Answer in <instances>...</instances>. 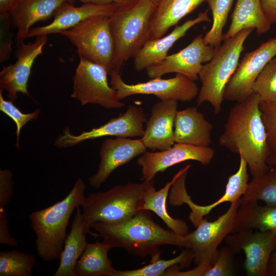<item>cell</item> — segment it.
<instances>
[{
  "instance_id": "obj_33",
  "label": "cell",
  "mask_w": 276,
  "mask_h": 276,
  "mask_svg": "<svg viewBox=\"0 0 276 276\" xmlns=\"http://www.w3.org/2000/svg\"><path fill=\"white\" fill-rule=\"evenodd\" d=\"M211 10L213 24L210 31L203 37L205 44L216 48L223 41V29L234 0H205Z\"/></svg>"
},
{
  "instance_id": "obj_22",
  "label": "cell",
  "mask_w": 276,
  "mask_h": 276,
  "mask_svg": "<svg viewBox=\"0 0 276 276\" xmlns=\"http://www.w3.org/2000/svg\"><path fill=\"white\" fill-rule=\"evenodd\" d=\"M213 127V125L195 107L177 110L174 126L175 143L209 146L212 142Z\"/></svg>"
},
{
  "instance_id": "obj_36",
  "label": "cell",
  "mask_w": 276,
  "mask_h": 276,
  "mask_svg": "<svg viewBox=\"0 0 276 276\" xmlns=\"http://www.w3.org/2000/svg\"><path fill=\"white\" fill-rule=\"evenodd\" d=\"M235 254L227 245L218 251L216 259L204 276H229L234 274Z\"/></svg>"
},
{
  "instance_id": "obj_28",
  "label": "cell",
  "mask_w": 276,
  "mask_h": 276,
  "mask_svg": "<svg viewBox=\"0 0 276 276\" xmlns=\"http://www.w3.org/2000/svg\"><path fill=\"white\" fill-rule=\"evenodd\" d=\"M192 165H187L176 173L172 179L164 187L156 191L154 185L147 191L144 197L142 210H148L155 213L175 234L184 236L189 233V226L186 222L179 219L172 218L167 211L166 200L169 191L176 179L186 170L190 169Z\"/></svg>"
},
{
  "instance_id": "obj_38",
  "label": "cell",
  "mask_w": 276,
  "mask_h": 276,
  "mask_svg": "<svg viewBox=\"0 0 276 276\" xmlns=\"http://www.w3.org/2000/svg\"><path fill=\"white\" fill-rule=\"evenodd\" d=\"M0 62L7 61L12 52L13 33L10 31L11 18L9 13H1Z\"/></svg>"
},
{
  "instance_id": "obj_12",
  "label": "cell",
  "mask_w": 276,
  "mask_h": 276,
  "mask_svg": "<svg viewBox=\"0 0 276 276\" xmlns=\"http://www.w3.org/2000/svg\"><path fill=\"white\" fill-rule=\"evenodd\" d=\"M224 241L235 254L244 252L247 275L267 276L269 260L276 247V232L243 229L228 234Z\"/></svg>"
},
{
  "instance_id": "obj_14",
  "label": "cell",
  "mask_w": 276,
  "mask_h": 276,
  "mask_svg": "<svg viewBox=\"0 0 276 276\" xmlns=\"http://www.w3.org/2000/svg\"><path fill=\"white\" fill-rule=\"evenodd\" d=\"M276 56V37L246 53L227 82L224 99L239 102L252 94V86L265 65Z\"/></svg>"
},
{
  "instance_id": "obj_6",
  "label": "cell",
  "mask_w": 276,
  "mask_h": 276,
  "mask_svg": "<svg viewBox=\"0 0 276 276\" xmlns=\"http://www.w3.org/2000/svg\"><path fill=\"white\" fill-rule=\"evenodd\" d=\"M156 6L150 0H138L130 6L120 7L110 17L115 43L113 71L120 73L125 62L150 39V22Z\"/></svg>"
},
{
  "instance_id": "obj_4",
  "label": "cell",
  "mask_w": 276,
  "mask_h": 276,
  "mask_svg": "<svg viewBox=\"0 0 276 276\" xmlns=\"http://www.w3.org/2000/svg\"><path fill=\"white\" fill-rule=\"evenodd\" d=\"M154 185V179L140 183L117 185L105 192L89 194L82 206L86 234L96 222L120 223L135 216L142 210L144 197Z\"/></svg>"
},
{
  "instance_id": "obj_18",
  "label": "cell",
  "mask_w": 276,
  "mask_h": 276,
  "mask_svg": "<svg viewBox=\"0 0 276 276\" xmlns=\"http://www.w3.org/2000/svg\"><path fill=\"white\" fill-rule=\"evenodd\" d=\"M146 151V148L141 139L120 137L106 139L100 147V162L98 169L95 174L89 177V185L98 189L115 169L128 163Z\"/></svg>"
},
{
  "instance_id": "obj_26",
  "label": "cell",
  "mask_w": 276,
  "mask_h": 276,
  "mask_svg": "<svg viewBox=\"0 0 276 276\" xmlns=\"http://www.w3.org/2000/svg\"><path fill=\"white\" fill-rule=\"evenodd\" d=\"M86 234L82 213L78 206L70 232L65 239L59 264L54 276H76V263L88 243Z\"/></svg>"
},
{
  "instance_id": "obj_46",
  "label": "cell",
  "mask_w": 276,
  "mask_h": 276,
  "mask_svg": "<svg viewBox=\"0 0 276 276\" xmlns=\"http://www.w3.org/2000/svg\"><path fill=\"white\" fill-rule=\"evenodd\" d=\"M150 1L152 2L155 4L157 5V4H158L160 2L161 0H150Z\"/></svg>"
},
{
  "instance_id": "obj_27",
  "label": "cell",
  "mask_w": 276,
  "mask_h": 276,
  "mask_svg": "<svg viewBox=\"0 0 276 276\" xmlns=\"http://www.w3.org/2000/svg\"><path fill=\"white\" fill-rule=\"evenodd\" d=\"M243 229L276 232V205H260L257 201H241L232 233Z\"/></svg>"
},
{
  "instance_id": "obj_23",
  "label": "cell",
  "mask_w": 276,
  "mask_h": 276,
  "mask_svg": "<svg viewBox=\"0 0 276 276\" xmlns=\"http://www.w3.org/2000/svg\"><path fill=\"white\" fill-rule=\"evenodd\" d=\"M75 0H21L10 13L11 21L17 29V46L24 42L31 27L38 21H47L62 4Z\"/></svg>"
},
{
  "instance_id": "obj_43",
  "label": "cell",
  "mask_w": 276,
  "mask_h": 276,
  "mask_svg": "<svg viewBox=\"0 0 276 276\" xmlns=\"http://www.w3.org/2000/svg\"><path fill=\"white\" fill-rule=\"evenodd\" d=\"M21 0H0V13H10Z\"/></svg>"
},
{
  "instance_id": "obj_19",
  "label": "cell",
  "mask_w": 276,
  "mask_h": 276,
  "mask_svg": "<svg viewBox=\"0 0 276 276\" xmlns=\"http://www.w3.org/2000/svg\"><path fill=\"white\" fill-rule=\"evenodd\" d=\"M177 109V101L175 100L160 101L153 105L141 138L146 148L163 151L175 144L174 126Z\"/></svg>"
},
{
  "instance_id": "obj_34",
  "label": "cell",
  "mask_w": 276,
  "mask_h": 276,
  "mask_svg": "<svg viewBox=\"0 0 276 276\" xmlns=\"http://www.w3.org/2000/svg\"><path fill=\"white\" fill-rule=\"evenodd\" d=\"M260 102H276V57L264 67L252 86Z\"/></svg>"
},
{
  "instance_id": "obj_17",
  "label": "cell",
  "mask_w": 276,
  "mask_h": 276,
  "mask_svg": "<svg viewBox=\"0 0 276 276\" xmlns=\"http://www.w3.org/2000/svg\"><path fill=\"white\" fill-rule=\"evenodd\" d=\"M33 42H24L17 45L15 52L17 59L14 64L3 67L0 72V90H6L9 100L15 102L17 93L29 97L28 82L32 65L36 58L42 53V49L48 41L47 35L35 36Z\"/></svg>"
},
{
  "instance_id": "obj_5",
  "label": "cell",
  "mask_w": 276,
  "mask_h": 276,
  "mask_svg": "<svg viewBox=\"0 0 276 276\" xmlns=\"http://www.w3.org/2000/svg\"><path fill=\"white\" fill-rule=\"evenodd\" d=\"M253 30L243 29L215 48L213 57L203 65L199 74L201 86L197 97V106L207 102L215 114L220 112L225 86L238 66L244 42Z\"/></svg>"
},
{
  "instance_id": "obj_40",
  "label": "cell",
  "mask_w": 276,
  "mask_h": 276,
  "mask_svg": "<svg viewBox=\"0 0 276 276\" xmlns=\"http://www.w3.org/2000/svg\"><path fill=\"white\" fill-rule=\"evenodd\" d=\"M0 243L11 247L18 245L16 239L9 232L7 214L4 208H0Z\"/></svg>"
},
{
  "instance_id": "obj_2",
  "label": "cell",
  "mask_w": 276,
  "mask_h": 276,
  "mask_svg": "<svg viewBox=\"0 0 276 276\" xmlns=\"http://www.w3.org/2000/svg\"><path fill=\"white\" fill-rule=\"evenodd\" d=\"M91 228L112 248L120 247L129 254L142 258L149 256L151 261L160 258L159 247L162 245L186 247L184 236L159 226L148 210H141L122 223L96 222L91 224Z\"/></svg>"
},
{
  "instance_id": "obj_37",
  "label": "cell",
  "mask_w": 276,
  "mask_h": 276,
  "mask_svg": "<svg viewBox=\"0 0 276 276\" xmlns=\"http://www.w3.org/2000/svg\"><path fill=\"white\" fill-rule=\"evenodd\" d=\"M260 109L271 152L276 151V102H260Z\"/></svg>"
},
{
  "instance_id": "obj_41",
  "label": "cell",
  "mask_w": 276,
  "mask_h": 276,
  "mask_svg": "<svg viewBox=\"0 0 276 276\" xmlns=\"http://www.w3.org/2000/svg\"><path fill=\"white\" fill-rule=\"evenodd\" d=\"M263 11L271 25L276 23V0H261Z\"/></svg>"
},
{
  "instance_id": "obj_25",
  "label": "cell",
  "mask_w": 276,
  "mask_h": 276,
  "mask_svg": "<svg viewBox=\"0 0 276 276\" xmlns=\"http://www.w3.org/2000/svg\"><path fill=\"white\" fill-rule=\"evenodd\" d=\"M271 26L263 11L261 0H237L231 25L223 35V41L247 28L256 29L257 34L261 35L267 32Z\"/></svg>"
},
{
  "instance_id": "obj_31",
  "label": "cell",
  "mask_w": 276,
  "mask_h": 276,
  "mask_svg": "<svg viewBox=\"0 0 276 276\" xmlns=\"http://www.w3.org/2000/svg\"><path fill=\"white\" fill-rule=\"evenodd\" d=\"M193 261V255L191 249L185 248L177 257L169 260L151 261L140 268L128 270H118L115 276H164L165 272L172 267L180 269L190 266Z\"/></svg>"
},
{
  "instance_id": "obj_13",
  "label": "cell",
  "mask_w": 276,
  "mask_h": 276,
  "mask_svg": "<svg viewBox=\"0 0 276 276\" xmlns=\"http://www.w3.org/2000/svg\"><path fill=\"white\" fill-rule=\"evenodd\" d=\"M239 166L236 173L231 175L226 185L223 195L217 201L207 205H199L194 203L188 195L185 186L186 177L178 178L171 187L169 203L173 206L186 203L191 210L189 219L195 227L203 219V217L209 214L215 207L226 202H235L240 199L246 192L248 186V165L241 153Z\"/></svg>"
},
{
  "instance_id": "obj_7",
  "label": "cell",
  "mask_w": 276,
  "mask_h": 276,
  "mask_svg": "<svg viewBox=\"0 0 276 276\" xmlns=\"http://www.w3.org/2000/svg\"><path fill=\"white\" fill-rule=\"evenodd\" d=\"M67 38L77 48L80 59L98 64L108 75L113 71L115 43L110 25V17H90L58 33Z\"/></svg>"
},
{
  "instance_id": "obj_9",
  "label": "cell",
  "mask_w": 276,
  "mask_h": 276,
  "mask_svg": "<svg viewBox=\"0 0 276 276\" xmlns=\"http://www.w3.org/2000/svg\"><path fill=\"white\" fill-rule=\"evenodd\" d=\"M110 76V85L117 91L119 100L132 95L142 94L154 95L160 101L187 102L194 100L199 93L195 81L180 74L170 79L157 78L133 84L125 83L120 73L116 71Z\"/></svg>"
},
{
  "instance_id": "obj_30",
  "label": "cell",
  "mask_w": 276,
  "mask_h": 276,
  "mask_svg": "<svg viewBox=\"0 0 276 276\" xmlns=\"http://www.w3.org/2000/svg\"><path fill=\"white\" fill-rule=\"evenodd\" d=\"M240 200H261L267 205H276V166H271L262 175L253 177Z\"/></svg>"
},
{
  "instance_id": "obj_39",
  "label": "cell",
  "mask_w": 276,
  "mask_h": 276,
  "mask_svg": "<svg viewBox=\"0 0 276 276\" xmlns=\"http://www.w3.org/2000/svg\"><path fill=\"white\" fill-rule=\"evenodd\" d=\"M12 173L9 170H0V208H4L14 194Z\"/></svg>"
},
{
  "instance_id": "obj_1",
  "label": "cell",
  "mask_w": 276,
  "mask_h": 276,
  "mask_svg": "<svg viewBox=\"0 0 276 276\" xmlns=\"http://www.w3.org/2000/svg\"><path fill=\"white\" fill-rule=\"evenodd\" d=\"M259 96L252 93L232 107L228 112L219 144L235 153H241L253 177L271 167L267 159L271 152L260 109Z\"/></svg>"
},
{
  "instance_id": "obj_45",
  "label": "cell",
  "mask_w": 276,
  "mask_h": 276,
  "mask_svg": "<svg viewBox=\"0 0 276 276\" xmlns=\"http://www.w3.org/2000/svg\"><path fill=\"white\" fill-rule=\"evenodd\" d=\"M267 162L269 166H276V151L270 152Z\"/></svg>"
},
{
  "instance_id": "obj_42",
  "label": "cell",
  "mask_w": 276,
  "mask_h": 276,
  "mask_svg": "<svg viewBox=\"0 0 276 276\" xmlns=\"http://www.w3.org/2000/svg\"><path fill=\"white\" fill-rule=\"evenodd\" d=\"M83 4L107 5L116 3L122 7L130 6L138 0H79Z\"/></svg>"
},
{
  "instance_id": "obj_3",
  "label": "cell",
  "mask_w": 276,
  "mask_h": 276,
  "mask_svg": "<svg viewBox=\"0 0 276 276\" xmlns=\"http://www.w3.org/2000/svg\"><path fill=\"white\" fill-rule=\"evenodd\" d=\"M85 188L83 180L79 178L64 198L29 215L31 227L36 236L37 255L44 261L60 259L70 218L77 206H82L86 197Z\"/></svg>"
},
{
  "instance_id": "obj_44",
  "label": "cell",
  "mask_w": 276,
  "mask_h": 276,
  "mask_svg": "<svg viewBox=\"0 0 276 276\" xmlns=\"http://www.w3.org/2000/svg\"><path fill=\"white\" fill-rule=\"evenodd\" d=\"M267 276H276V247L269 260Z\"/></svg>"
},
{
  "instance_id": "obj_35",
  "label": "cell",
  "mask_w": 276,
  "mask_h": 276,
  "mask_svg": "<svg viewBox=\"0 0 276 276\" xmlns=\"http://www.w3.org/2000/svg\"><path fill=\"white\" fill-rule=\"evenodd\" d=\"M0 110L11 118L16 124V147L19 150L20 132L21 128L29 121L36 120L40 113V109H36L31 113H23L13 104V102L5 100L2 91L0 90Z\"/></svg>"
},
{
  "instance_id": "obj_21",
  "label": "cell",
  "mask_w": 276,
  "mask_h": 276,
  "mask_svg": "<svg viewBox=\"0 0 276 276\" xmlns=\"http://www.w3.org/2000/svg\"><path fill=\"white\" fill-rule=\"evenodd\" d=\"M209 9L198 14L197 17L176 26L169 35L159 38L148 40L134 57V68L137 71L147 69L164 60L168 56L169 49L174 43L183 37L194 26L202 22H210Z\"/></svg>"
},
{
  "instance_id": "obj_10",
  "label": "cell",
  "mask_w": 276,
  "mask_h": 276,
  "mask_svg": "<svg viewBox=\"0 0 276 276\" xmlns=\"http://www.w3.org/2000/svg\"><path fill=\"white\" fill-rule=\"evenodd\" d=\"M107 72L102 66L90 61L80 59L73 77V91L71 97L82 105L98 104L106 109L122 108L117 91L109 85Z\"/></svg>"
},
{
  "instance_id": "obj_16",
  "label": "cell",
  "mask_w": 276,
  "mask_h": 276,
  "mask_svg": "<svg viewBox=\"0 0 276 276\" xmlns=\"http://www.w3.org/2000/svg\"><path fill=\"white\" fill-rule=\"evenodd\" d=\"M214 155V149L210 146L175 143L165 150L155 152L146 151L137 159V164L142 168L143 180L150 181L157 173L164 172L173 165L186 160H195L208 165Z\"/></svg>"
},
{
  "instance_id": "obj_29",
  "label": "cell",
  "mask_w": 276,
  "mask_h": 276,
  "mask_svg": "<svg viewBox=\"0 0 276 276\" xmlns=\"http://www.w3.org/2000/svg\"><path fill=\"white\" fill-rule=\"evenodd\" d=\"M111 248L103 241L88 243L76 263V276H115L117 270L108 256Z\"/></svg>"
},
{
  "instance_id": "obj_32",
  "label": "cell",
  "mask_w": 276,
  "mask_h": 276,
  "mask_svg": "<svg viewBox=\"0 0 276 276\" xmlns=\"http://www.w3.org/2000/svg\"><path fill=\"white\" fill-rule=\"evenodd\" d=\"M36 259L32 254L16 250L0 252V276H31Z\"/></svg>"
},
{
  "instance_id": "obj_24",
  "label": "cell",
  "mask_w": 276,
  "mask_h": 276,
  "mask_svg": "<svg viewBox=\"0 0 276 276\" xmlns=\"http://www.w3.org/2000/svg\"><path fill=\"white\" fill-rule=\"evenodd\" d=\"M205 0H161L150 22V39L159 38L185 16L193 12Z\"/></svg>"
},
{
  "instance_id": "obj_8",
  "label": "cell",
  "mask_w": 276,
  "mask_h": 276,
  "mask_svg": "<svg viewBox=\"0 0 276 276\" xmlns=\"http://www.w3.org/2000/svg\"><path fill=\"white\" fill-rule=\"evenodd\" d=\"M241 199V198H240ZM240 199L231 203L228 210L213 221L203 219L193 232L185 235L186 248L191 250L196 265L204 264L211 267L218 254V246L232 233L235 218Z\"/></svg>"
},
{
  "instance_id": "obj_11",
  "label": "cell",
  "mask_w": 276,
  "mask_h": 276,
  "mask_svg": "<svg viewBox=\"0 0 276 276\" xmlns=\"http://www.w3.org/2000/svg\"><path fill=\"white\" fill-rule=\"evenodd\" d=\"M146 116L142 107L135 105L128 106L126 111L118 117L89 131H83L78 135L72 133L66 127L55 141V145L59 148L74 146L87 140L107 136L120 137H142L144 133V123Z\"/></svg>"
},
{
  "instance_id": "obj_20",
  "label": "cell",
  "mask_w": 276,
  "mask_h": 276,
  "mask_svg": "<svg viewBox=\"0 0 276 276\" xmlns=\"http://www.w3.org/2000/svg\"><path fill=\"white\" fill-rule=\"evenodd\" d=\"M120 7L116 3L107 5L83 4L81 6L75 7L72 3L65 2L55 11L51 23L30 29L27 38L40 35L58 34L92 16L105 15L110 17Z\"/></svg>"
},
{
  "instance_id": "obj_15",
  "label": "cell",
  "mask_w": 276,
  "mask_h": 276,
  "mask_svg": "<svg viewBox=\"0 0 276 276\" xmlns=\"http://www.w3.org/2000/svg\"><path fill=\"white\" fill-rule=\"evenodd\" d=\"M215 51V48L205 44L203 35L199 34L184 49L148 67L147 75L150 79H154L161 78L166 74L175 73L195 81L199 78L203 63L211 60Z\"/></svg>"
}]
</instances>
